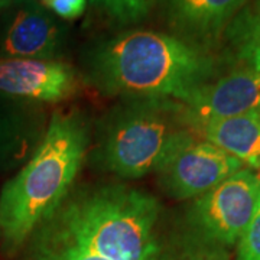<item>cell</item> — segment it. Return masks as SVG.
I'll return each instance as SVG.
<instances>
[{"mask_svg": "<svg viewBox=\"0 0 260 260\" xmlns=\"http://www.w3.org/2000/svg\"><path fill=\"white\" fill-rule=\"evenodd\" d=\"M67 28L39 0H15L0 16V58L64 61Z\"/></svg>", "mask_w": 260, "mask_h": 260, "instance_id": "obj_6", "label": "cell"}, {"mask_svg": "<svg viewBox=\"0 0 260 260\" xmlns=\"http://www.w3.org/2000/svg\"><path fill=\"white\" fill-rule=\"evenodd\" d=\"M44 104L0 94V172L18 171L28 162L47 133Z\"/></svg>", "mask_w": 260, "mask_h": 260, "instance_id": "obj_10", "label": "cell"}, {"mask_svg": "<svg viewBox=\"0 0 260 260\" xmlns=\"http://www.w3.org/2000/svg\"><path fill=\"white\" fill-rule=\"evenodd\" d=\"M237 260H260V198L250 223L237 243Z\"/></svg>", "mask_w": 260, "mask_h": 260, "instance_id": "obj_16", "label": "cell"}, {"mask_svg": "<svg viewBox=\"0 0 260 260\" xmlns=\"http://www.w3.org/2000/svg\"><path fill=\"white\" fill-rule=\"evenodd\" d=\"M224 37L242 67L260 71V0H249L244 5Z\"/></svg>", "mask_w": 260, "mask_h": 260, "instance_id": "obj_13", "label": "cell"}, {"mask_svg": "<svg viewBox=\"0 0 260 260\" xmlns=\"http://www.w3.org/2000/svg\"><path fill=\"white\" fill-rule=\"evenodd\" d=\"M93 124L80 109L55 110L41 145L0 189V247L15 254L62 203L87 162Z\"/></svg>", "mask_w": 260, "mask_h": 260, "instance_id": "obj_3", "label": "cell"}, {"mask_svg": "<svg viewBox=\"0 0 260 260\" xmlns=\"http://www.w3.org/2000/svg\"><path fill=\"white\" fill-rule=\"evenodd\" d=\"M88 0H48L44 3L56 18L64 20H75L83 16Z\"/></svg>", "mask_w": 260, "mask_h": 260, "instance_id": "obj_17", "label": "cell"}, {"mask_svg": "<svg viewBox=\"0 0 260 260\" xmlns=\"http://www.w3.org/2000/svg\"><path fill=\"white\" fill-rule=\"evenodd\" d=\"M182 104L195 126L211 119L260 112V71L240 67L215 77L194 90Z\"/></svg>", "mask_w": 260, "mask_h": 260, "instance_id": "obj_9", "label": "cell"}, {"mask_svg": "<svg viewBox=\"0 0 260 260\" xmlns=\"http://www.w3.org/2000/svg\"><path fill=\"white\" fill-rule=\"evenodd\" d=\"M198 138L181 102L117 100L93 126L87 160L97 171L133 181L158 174L179 149Z\"/></svg>", "mask_w": 260, "mask_h": 260, "instance_id": "obj_4", "label": "cell"}, {"mask_svg": "<svg viewBox=\"0 0 260 260\" xmlns=\"http://www.w3.org/2000/svg\"><path fill=\"white\" fill-rule=\"evenodd\" d=\"M90 5L113 23L127 26L148 16L159 0H88Z\"/></svg>", "mask_w": 260, "mask_h": 260, "instance_id": "obj_14", "label": "cell"}, {"mask_svg": "<svg viewBox=\"0 0 260 260\" xmlns=\"http://www.w3.org/2000/svg\"><path fill=\"white\" fill-rule=\"evenodd\" d=\"M201 139L239 159L251 171L260 165V112L220 117L197 126Z\"/></svg>", "mask_w": 260, "mask_h": 260, "instance_id": "obj_12", "label": "cell"}, {"mask_svg": "<svg viewBox=\"0 0 260 260\" xmlns=\"http://www.w3.org/2000/svg\"><path fill=\"white\" fill-rule=\"evenodd\" d=\"M41 2H42V3H47L48 0H41Z\"/></svg>", "mask_w": 260, "mask_h": 260, "instance_id": "obj_20", "label": "cell"}, {"mask_svg": "<svg viewBox=\"0 0 260 260\" xmlns=\"http://www.w3.org/2000/svg\"><path fill=\"white\" fill-rule=\"evenodd\" d=\"M26 260H107L67 243L34 234L26 243Z\"/></svg>", "mask_w": 260, "mask_h": 260, "instance_id": "obj_15", "label": "cell"}, {"mask_svg": "<svg viewBox=\"0 0 260 260\" xmlns=\"http://www.w3.org/2000/svg\"><path fill=\"white\" fill-rule=\"evenodd\" d=\"M243 168L239 159L198 138L179 149L156 175L164 194L186 201L208 192Z\"/></svg>", "mask_w": 260, "mask_h": 260, "instance_id": "obj_7", "label": "cell"}, {"mask_svg": "<svg viewBox=\"0 0 260 260\" xmlns=\"http://www.w3.org/2000/svg\"><path fill=\"white\" fill-rule=\"evenodd\" d=\"M83 78L65 61L0 58V94L12 99L56 104L75 97Z\"/></svg>", "mask_w": 260, "mask_h": 260, "instance_id": "obj_8", "label": "cell"}, {"mask_svg": "<svg viewBox=\"0 0 260 260\" xmlns=\"http://www.w3.org/2000/svg\"><path fill=\"white\" fill-rule=\"evenodd\" d=\"M15 0H0V16L9 9V6L13 3Z\"/></svg>", "mask_w": 260, "mask_h": 260, "instance_id": "obj_18", "label": "cell"}, {"mask_svg": "<svg viewBox=\"0 0 260 260\" xmlns=\"http://www.w3.org/2000/svg\"><path fill=\"white\" fill-rule=\"evenodd\" d=\"M83 80L116 100L169 99L184 102L217 77L211 51L177 35L130 29L85 51Z\"/></svg>", "mask_w": 260, "mask_h": 260, "instance_id": "obj_2", "label": "cell"}, {"mask_svg": "<svg viewBox=\"0 0 260 260\" xmlns=\"http://www.w3.org/2000/svg\"><path fill=\"white\" fill-rule=\"evenodd\" d=\"M256 174H257V177L260 178V165H259V168H257V171H256Z\"/></svg>", "mask_w": 260, "mask_h": 260, "instance_id": "obj_19", "label": "cell"}, {"mask_svg": "<svg viewBox=\"0 0 260 260\" xmlns=\"http://www.w3.org/2000/svg\"><path fill=\"white\" fill-rule=\"evenodd\" d=\"M260 198V178L243 168L191 200L181 218L182 240L198 260H221L240 240Z\"/></svg>", "mask_w": 260, "mask_h": 260, "instance_id": "obj_5", "label": "cell"}, {"mask_svg": "<svg viewBox=\"0 0 260 260\" xmlns=\"http://www.w3.org/2000/svg\"><path fill=\"white\" fill-rule=\"evenodd\" d=\"M249 0H167L165 15L175 35L211 51Z\"/></svg>", "mask_w": 260, "mask_h": 260, "instance_id": "obj_11", "label": "cell"}, {"mask_svg": "<svg viewBox=\"0 0 260 260\" xmlns=\"http://www.w3.org/2000/svg\"><path fill=\"white\" fill-rule=\"evenodd\" d=\"M162 221L164 205L148 191L121 182L83 184L34 234L107 260H168Z\"/></svg>", "mask_w": 260, "mask_h": 260, "instance_id": "obj_1", "label": "cell"}]
</instances>
